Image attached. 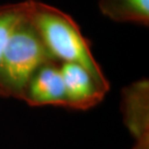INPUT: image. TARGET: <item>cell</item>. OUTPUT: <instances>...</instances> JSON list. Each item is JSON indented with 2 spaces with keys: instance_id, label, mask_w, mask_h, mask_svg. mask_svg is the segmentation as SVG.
<instances>
[{
  "instance_id": "6da1fadb",
  "label": "cell",
  "mask_w": 149,
  "mask_h": 149,
  "mask_svg": "<svg viewBox=\"0 0 149 149\" xmlns=\"http://www.w3.org/2000/svg\"><path fill=\"white\" fill-rule=\"evenodd\" d=\"M26 17L53 59L76 63L91 74L105 92L109 84L94 58L90 43L70 15L38 0H26Z\"/></svg>"
},
{
  "instance_id": "7a4b0ae2",
  "label": "cell",
  "mask_w": 149,
  "mask_h": 149,
  "mask_svg": "<svg viewBox=\"0 0 149 149\" xmlns=\"http://www.w3.org/2000/svg\"><path fill=\"white\" fill-rule=\"evenodd\" d=\"M53 58L27 17L12 33L0 60V90L23 96L29 80Z\"/></svg>"
},
{
  "instance_id": "3957f363",
  "label": "cell",
  "mask_w": 149,
  "mask_h": 149,
  "mask_svg": "<svg viewBox=\"0 0 149 149\" xmlns=\"http://www.w3.org/2000/svg\"><path fill=\"white\" fill-rule=\"evenodd\" d=\"M50 62L39 68L29 80L23 93V97L29 102L38 105L67 104L60 67L57 68Z\"/></svg>"
},
{
  "instance_id": "277c9868",
  "label": "cell",
  "mask_w": 149,
  "mask_h": 149,
  "mask_svg": "<svg viewBox=\"0 0 149 149\" xmlns=\"http://www.w3.org/2000/svg\"><path fill=\"white\" fill-rule=\"evenodd\" d=\"M68 105L87 106L105 94L87 70L76 63L64 62L60 67Z\"/></svg>"
},
{
  "instance_id": "5b68a950",
  "label": "cell",
  "mask_w": 149,
  "mask_h": 149,
  "mask_svg": "<svg viewBox=\"0 0 149 149\" xmlns=\"http://www.w3.org/2000/svg\"><path fill=\"white\" fill-rule=\"evenodd\" d=\"M98 7L112 22L149 25V0H98Z\"/></svg>"
},
{
  "instance_id": "8992f818",
  "label": "cell",
  "mask_w": 149,
  "mask_h": 149,
  "mask_svg": "<svg viewBox=\"0 0 149 149\" xmlns=\"http://www.w3.org/2000/svg\"><path fill=\"white\" fill-rule=\"evenodd\" d=\"M26 16V0L0 5V60L17 25Z\"/></svg>"
}]
</instances>
